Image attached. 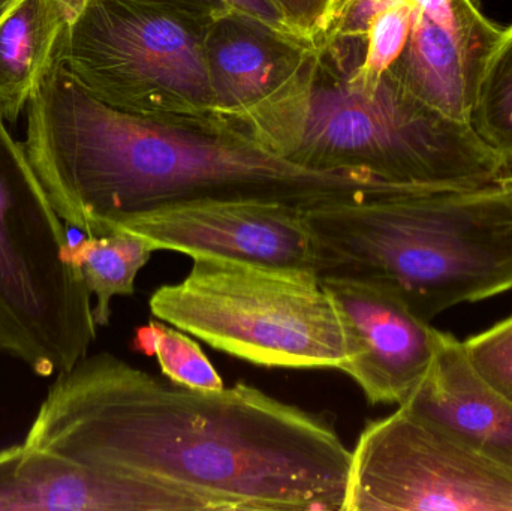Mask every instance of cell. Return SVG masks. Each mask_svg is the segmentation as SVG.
<instances>
[{"instance_id": "obj_5", "label": "cell", "mask_w": 512, "mask_h": 511, "mask_svg": "<svg viewBox=\"0 0 512 511\" xmlns=\"http://www.w3.org/2000/svg\"><path fill=\"white\" fill-rule=\"evenodd\" d=\"M62 222L0 116V356L42 378L87 357L98 327Z\"/></svg>"}, {"instance_id": "obj_25", "label": "cell", "mask_w": 512, "mask_h": 511, "mask_svg": "<svg viewBox=\"0 0 512 511\" xmlns=\"http://www.w3.org/2000/svg\"><path fill=\"white\" fill-rule=\"evenodd\" d=\"M505 179L510 180V182L512 183V174H508V176H505Z\"/></svg>"}, {"instance_id": "obj_12", "label": "cell", "mask_w": 512, "mask_h": 511, "mask_svg": "<svg viewBox=\"0 0 512 511\" xmlns=\"http://www.w3.org/2000/svg\"><path fill=\"white\" fill-rule=\"evenodd\" d=\"M210 511L192 495L36 447L0 450V511Z\"/></svg>"}, {"instance_id": "obj_24", "label": "cell", "mask_w": 512, "mask_h": 511, "mask_svg": "<svg viewBox=\"0 0 512 511\" xmlns=\"http://www.w3.org/2000/svg\"><path fill=\"white\" fill-rule=\"evenodd\" d=\"M14 2L15 0H0V17H2L3 12H5L6 9H8Z\"/></svg>"}, {"instance_id": "obj_8", "label": "cell", "mask_w": 512, "mask_h": 511, "mask_svg": "<svg viewBox=\"0 0 512 511\" xmlns=\"http://www.w3.org/2000/svg\"><path fill=\"white\" fill-rule=\"evenodd\" d=\"M512 511V470L399 407L351 450L342 511Z\"/></svg>"}, {"instance_id": "obj_15", "label": "cell", "mask_w": 512, "mask_h": 511, "mask_svg": "<svg viewBox=\"0 0 512 511\" xmlns=\"http://www.w3.org/2000/svg\"><path fill=\"white\" fill-rule=\"evenodd\" d=\"M74 12L65 0H15L0 17V116L17 122L56 62Z\"/></svg>"}, {"instance_id": "obj_16", "label": "cell", "mask_w": 512, "mask_h": 511, "mask_svg": "<svg viewBox=\"0 0 512 511\" xmlns=\"http://www.w3.org/2000/svg\"><path fill=\"white\" fill-rule=\"evenodd\" d=\"M155 249L135 234L114 231L105 236H87L71 245L72 263L96 297V326L110 324L111 302L116 296H134L135 279L149 263Z\"/></svg>"}, {"instance_id": "obj_10", "label": "cell", "mask_w": 512, "mask_h": 511, "mask_svg": "<svg viewBox=\"0 0 512 511\" xmlns=\"http://www.w3.org/2000/svg\"><path fill=\"white\" fill-rule=\"evenodd\" d=\"M114 231L135 234L155 251L318 276V251L306 221V209L282 201L171 204L129 216Z\"/></svg>"}, {"instance_id": "obj_14", "label": "cell", "mask_w": 512, "mask_h": 511, "mask_svg": "<svg viewBox=\"0 0 512 511\" xmlns=\"http://www.w3.org/2000/svg\"><path fill=\"white\" fill-rule=\"evenodd\" d=\"M486 60L415 6L405 50L387 72L418 101L451 119L471 123Z\"/></svg>"}, {"instance_id": "obj_21", "label": "cell", "mask_w": 512, "mask_h": 511, "mask_svg": "<svg viewBox=\"0 0 512 511\" xmlns=\"http://www.w3.org/2000/svg\"><path fill=\"white\" fill-rule=\"evenodd\" d=\"M475 371L512 401V315L463 342Z\"/></svg>"}, {"instance_id": "obj_11", "label": "cell", "mask_w": 512, "mask_h": 511, "mask_svg": "<svg viewBox=\"0 0 512 511\" xmlns=\"http://www.w3.org/2000/svg\"><path fill=\"white\" fill-rule=\"evenodd\" d=\"M342 321L349 360L342 372L370 405L402 404L426 374L439 330L393 294L366 282L319 278Z\"/></svg>"}, {"instance_id": "obj_22", "label": "cell", "mask_w": 512, "mask_h": 511, "mask_svg": "<svg viewBox=\"0 0 512 511\" xmlns=\"http://www.w3.org/2000/svg\"><path fill=\"white\" fill-rule=\"evenodd\" d=\"M224 2L231 11L254 18L259 23L265 24L270 29L283 33V35L292 36L283 24L279 12L274 9V6L268 0H224Z\"/></svg>"}, {"instance_id": "obj_2", "label": "cell", "mask_w": 512, "mask_h": 511, "mask_svg": "<svg viewBox=\"0 0 512 511\" xmlns=\"http://www.w3.org/2000/svg\"><path fill=\"white\" fill-rule=\"evenodd\" d=\"M23 146L57 215L86 236L188 201H282L309 210L411 194L367 171L304 167L227 128L117 110L57 60L27 104Z\"/></svg>"}, {"instance_id": "obj_9", "label": "cell", "mask_w": 512, "mask_h": 511, "mask_svg": "<svg viewBox=\"0 0 512 511\" xmlns=\"http://www.w3.org/2000/svg\"><path fill=\"white\" fill-rule=\"evenodd\" d=\"M204 51L218 119L289 159L300 140L318 51L234 11L210 21Z\"/></svg>"}, {"instance_id": "obj_20", "label": "cell", "mask_w": 512, "mask_h": 511, "mask_svg": "<svg viewBox=\"0 0 512 511\" xmlns=\"http://www.w3.org/2000/svg\"><path fill=\"white\" fill-rule=\"evenodd\" d=\"M288 32L298 41L322 51L336 33L352 0H268Z\"/></svg>"}, {"instance_id": "obj_23", "label": "cell", "mask_w": 512, "mask_h": 511, "mask_svg": "<svg viewBox=\"0 0 512 511\" xmlns=\"http://www.w3.org/2000/svg\"><path fill=\"white\" fill-rule=\"evenodd\" d=\"M65 2L68 3L69 8L75 14L77 9L83 5L84 0H65ZM158 2L170 3V5L185 9V11L192 12V14L200 15V17L209 18V20H213V18L231 11L225 5L224 0H158Z\"/></svg>"}, {"instance_id": "obj_7", "label": "cell", "mask_w": 512, "mask_h": 511, "mask_svg": "<svg viewBox=\"0 0 512 511\" xmlns=\"http://www.w3.org/2000/svg\"><path fill=\"white\" fill-rule=\"evenodd\" d=\"M210 21L158 0H84L56 60L117 110L227 128L207 72Z\"/></svg>"}, {"instance_id": "obj_6", "label": "cell", "mask_w": 512, "mask_h": 511, "mask_svg": "<svg viewBox=\"0 0 512 511\" xmlns=\"http://www.w3.org/2000/svg\"><path fill=\"white\" fill-rule=\"evenodd\" d=\"M179 284L150 297L152 315L215 350L265 368L348 363L339 312L318 276L218 258H192Z\"/></svg>"}, {"instance_id": "obj_18", "label": "cell", "mask_w": 512, "mask_h": 511, "mask_svg": "<svg viewBox=\"0 0 512 511\" xmlns=\"http://www.w3.org/2000/svg\"><path fill=\"white\" fill-rule=\"evenodd\" d=\"M132 344L140 353L155 357L164 378L177 386L200 392L225 389L224 380L200 345L177 327L150 321L135 330Z\"/></svg>"}, {"instance_id": "obj_13", "label": "cell", "mask_w": 512, "mask_h": 511, "mask_svg": "<svg viewBox=\"0 0 512 511\" xmlns=\"http://www.w3.org/2000/svg\"><path fill=\"white\" fill-rule=\"evenodd\" d=\"M399 407L512 470V401L475 371L463 342L453 335L439 332L426 374Z\"/></svg>"}, {"instance_id": "obj_4", "label": "cell", "mask_w": 512, "mask_h": 511, "mask_svg": "<svg viewBox=\"0 0 512 511\" xmlns=\"http://www.w3.org/2000/svg\"><path fill=\"white\" fill-rule=\"evenodd\" d=\"M289 159L319 170L367 171L411 194L478 188L510 174L472 123L418 101L388 72L373 83H355L327 51L318 53Z\"/></svg>"}, {"instance_id": "obj_17", "label": "cell", "mask_w": 512, "mask_h": 511, "mask_svg": "<svg viewBox=\"0 0 512 511\" xmlns=\"http://www.w3.org/2000/svg\"><path fill=\"white\" fill-rule=\"evenodd\" d=\"M472 126L501 153L512 174V24L502 27L475 93Z\"/></svg>"}, {"instance_id": "obj_1", "label": "cell", "mask_w": 512, "mask_h": 511, "mask_svg": "<svg viewBox=\"0 0 512 511\" xmlns=\"http://www.w3.org/2000/svg\"><path fill=\"white\" fill-rule=\"evenodd\" d=\"M23 444L210 511H342L351 465L328 417L245 383L177 386L110 353L57 375Z\"/></svg>"}, {"instance_id": "obj_19", "label": "cell", "mask_w": 512, "mask_h": 511, "mask_svg": "<svg viewBox=\"0 0 512 511\" xmlns=\"http://www.w3.org/2000/svg\"><path fill=\"white\" fill-rule=\"evenodd\" d=\"M430 20L445 27L468 47L489 57L502 27L493 23L478 0H411Z\"/></svg>"}, {"instance_id": "obj_3", "label": "cell", "mask_w": 512, "mask_h": 511, "mask_svg": "<svg viewBox=\"0 0 512 511\" xmlns=\"http://www.w3.org/2000/svg\"><path fill=\"white\" fill-rule=\"evenodd\" d=\"M318 278L382 288L426 323L512 290V183L306 210Z\"/></svg>"}]
</instances>
